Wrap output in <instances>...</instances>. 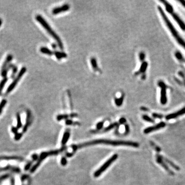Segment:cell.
Returning <instances> with one entry per match:
<instances>
[{
	"mask_svg": "<svg viewBox=\"0 0 185 185\" xmlns=\"http://www.w3.org/2000/svg\"><path fill=\"white\" fill-rule=\"evenodd\" d=\"M98 144H105L112 145H126L130 146L133 147L137 148L139 145L137 143L130 141H117V140H105V139H97V140H92L91 141H88L86 143H81L79 145H77V149L82 148L84 147H86L88 145H95Z\"/></svg>",
	"mask_w": 185,
	"mask_h": 185,
	"instance_id": "cell-1",
	"label": "cell"
},
{
	"mask_svg": "<svg viewBox=\"0 0 185 185\" xmlns=\"http://www.w3.org/2000/svg\"><path fill=\"white\" fill-rule=\"evenodd\" d=\"M158 10L159 11L160 15L163 18L164 21L165 23L166 26H167L168 29L170 30L171 34L174 37V39L176 41V42L185 50V40H184L183 38H182V37L179 35L178 31L176 30L175 28L172 25V24L170 20L168 19L167 16L166 15L164 11V10L162 9V8L160 6H158Z\"/></svg>",
	"mask_w": 185,
	"mask_h": 185,
	"instance_id": "cell-2",
	"label": "cell"
},
{
	"mask_svg": "<svg viewBox=\"0 0 185 185\" xmlns=\"http://www.w3.org/2000/svg\"><path fill=\"white\" fill-rule=\"evenodd\" d=\"M35 19L44 28L45 30L47 31V32L56 41V42L58 43V45L60 49L63 50L64 47H63V44L62 41L60 39V38L57 34L52 29L50 25L48 24V23L46 22V21L43 18L42 16L38 15L36 16Z\"/></svg>",
	"mask_w": 185,
	"mask_h": 185,
	"instance_id": "cell-3",
	"label": "cell"
},
{
	"mask_svg": "<svg viewBox=\"0 0 185 185\" xmlns=\"http://www.w3.org/2000/svg\"><path fill=\"white\" fill-rule=\"evenodd\" d=\"M160 2L163 3L164 5H165L166 11L172 17V18L174 19V20H175L176 22L178 23L180 28L183 31H185V23L183 22V20L180 18V17L178 15V14L175 13L172 6L171 5L170 3L168 2L167 1L165 0H161Z\"/></svg>",
	"mask_w": 185,
	"mask_h": 185,
	"instance_id": "cell-4",
	"label": "cell"
},
{
	"mask_svg": "<svg viewBox=\"0 0 185 185\" xmlns=\"http://www.w3.org/2000/svg\"><path fill=\"white\" fill-rule=\"evenodd\" d=\"M117 154H114L113 155L111 158H110L103 166L100 167L99 169H98L94 174V176L95 178H98L100 176L104 171L108 169V168L112 164L114 161L117 159Z\"/></svg>",
	"mask_w": 185,
	"mask_h": 185,
	"instance_id": "cell-5",
	"label": "cell"
},
{
	"mask_svg": "<svg viewBox=\"0 0 185 185\" xmlns=\"http://www.w3.org/2000/svg\"><path fill=\"white\" fill-rule=\"evenodd\" d=\"M158 85L160 88V103L163 105H165L167 103V89L168 86L162 80L158 82Z\"/></svg>",
	"mask_w": 185,
	"mask_h": 185,
	"instance_id": "cell-6",
	"label": "cell"
},
{
	"mask_svg": "<svg viewBox=\"0 0 185 185\" xmlns=\"http://www.w3.org/2000/svg\"><path fill=\"white\" fill-rule=\"evenodd\" d=\"M26 68L25 67H23L21 70H20L19 73H18V75L17 76V77L15 78V79L13 80L12 83L10 84L9 86H8V88L6 90V93L8 94L9 92H11L13 91V90L15 88L16 85H17L19 81H20L21 78L23 76V75H24V74L26 73Z\"/></svg>",
	"mask_w": 185,
	"mask_h": 185,
	"instance_id": "cell-7",
	"label": "cell"
},
{
	"mask_svg": "<svg viewBox=\"0 0 185 185\" xmlns=\"http://www.w3.org/2000/svg\"><path fill=\"white\" fill-rule=\"evenodd\" d=\"M13 59V56L11 55H8L6 58L3 64L2 68H1V74L3 78L7 77V75L8 70H6L8 65H9V63L10 61Z\"/></svg>",
	"mask_w": 185,
	"mask_h": 185,
	"instance_id": "cell-8",
	"label": "cell"
},
{
	"mask_svg": "<svg viewBox=\"0 0 185 185\" xmlns=\"http://www.w3.org/2000/svg\"><path fill=\"white\" fill-rule=\"evenodd\" d=\"M166 123L164 122H160V123H158L157 125H153L152 127H149L148 128H145V129L143 131V132L145 134H149L150 133L152 132L153 131H155L156 130H158L162 129V128H164L165 127Z\"/></svg>",
	"mask_w": 185,
	"mask_h": 185,
	"instance_id": "cell-9",
	"label": "cell"
},
{
	"mask_svg": "<svg viewBox=\"0 0 185 185\" xmlns=\"http://www.w3.org/2000/svg\"><path fill=\"white\" fill-rule=\"evenodd\" d=\"M49 155H50V152H43L41 154L40 156L39 157V160H37V162L36 163L35 165L33 166L32 168L30 170V172L34 173L36 170L39 167L41 163H42L43 160H44L45 158H47Z\"/></svg>",
	"mask_w": 185,
	"mask_h": 185,
	"instance_id": "cell-10",
	"label": "cell"
},
{
	"mask_svg": "<svg viewBox=\"0 0 185 185\" xmlns=\"http://www.w3.org/2000/svg\"><path fill=\"white\" fill-rule=\"evenodd\" d=\"M184 114H185V107L176 112L167 115L166 116V120H167L175 119V118L178 117L180 116H182Z\"/></svg>",
	"mask_w": 185,
	"mask_h": 185,
	"instance_id": "cell-11",
	"label": "cell"
},
{
	"mask_svg": "<svg viewBox=\"0 0 185 185\" xmlns=\"http://www.w3.org/2000/svg\"><path fill=\"white\" fill-rule=\"evenodd\" d=\"M70 8V5L68 4H66L61 6H60V7H58L54 8L52 10V13L54 15H56L58 14H59L60 13L67 11L68 10H69Z\"/></svg>",
	"mask_w": 185,
	"mask_h": 185,
	"instance_id": "cell-12",
	"label": "cell"
},
{
	"mask_svg": "<svg viewBox=\"0 0 185 185\" xmlns=\"http://www.w3.org/2000/svg\"><path fill=\"white\" fill-rule=\"evenodd\" d=\"M156 162H157L158 164H159L160 165L162 166L164 168V169H165L166 171H167L168 173H169L170 175H174V173L173 172L172 170H170L167 165H166V164L165 163V162L163 160V159L161 158L160 155H156Z\"/></svg>",
	"mask_w": 185,
	"mask_h": 185,
	"instance_id": "cell-13",
	"label": "cell"
},
{
	"mask_svg": "<svg viewBox=\"0 0 185 185\" xmlns=\"http://www.w3.org/2000/svg\"><path fill=\"white\" fill-rule=\"evenodd\" d=\"M32 122V113L30 110H27V117L26 120V123L23 129V132H26V131L27 130V128L31 123Z\"/></svg>",
	"mask_w": 185,
	"mask_h": 185,
	"instance_id": "cell-14",
	"label": "cell"
},
{
	"mask_svg": "<svg viewBox=\"0 0 185 185\" xmlns=\"http://www.w3.org/2000/svg\"><path fill=\"white\" fill-rule=\"evenodd\" d=\"M160 156H161V158L163 159L164 161H165L166 163H167L168 164H169L170 166H171L175 170H177V171L180 170V168L178 166L176 165L174 163H173L171 161L169 160L167 158L163 157V156H162V155H160Z\"/></svg>",
	"mask_w": 185,
	"mask_h": 185,
	"instance_id": "cell-15",
	"label": "cell"
},
{
	"mask_svg": "<svg viewBox=\"0 0 185 185\" xmlns=\"http://www.w3.org/2000/svg\"><path fill=\"white\" fill-rule=\"evenodd\" d=\"M54 55H55L58 60H61L63 58H66L68 57V55L66 53L62 52H59V51H55L54 52Z\"/></svg>",
	"mask_w": 185,
	"mask_h": 185,
	"instance_id": "cell-16",
	"label": "cell"
},
{
	"mask_svg": "<svg viewBox=\"0 0 185 185\" xmlns=\"http://www.w3.org/2000/svg\"><path fill=\"white\" fill-rule=\"evenodd\" d=\"M40 51L41 53H43L45 55L48 56H52L54 55V52L50 50L49 48L46 47H42L40 48Z\"/></svg>",
	"mask_w": 185,
	"mask_h": 185,
	"instance_id": "cell-17",
	"label": "cell"
},
{
	"mask_svg": "<svg viewBox=\"0 0 185 185\" xmlns=\"http://www.w3.org/2000/svg\"><path fill=\"white\" fill-rule=\"evenodd\" d=\"M148 63L147 61H143L141 63V66H140V68H139V72L140 74H145V71L147 70V68H148Z\"/></svg>",
	"mask_w": 185,
	"mask_h": 185,
	"instance_id": "cell-18",
	"label": "cell"
},
{
	"mask_svg": "<svg viewBox=\"0 0 185 185\" xmlns=\"http://www.w3.org/2000/svg\"><path fill=\"white\" fill-rule=\"evenodd\" d=\"M90 63L91 65L92 66V68L94 71H98L99 70V68L98 66L97 62V60L96 58L94 57H92L90 59Z\"/></svg>",
	"mask_w": 185,
	"mask_h": 185,
	"instance_id": "cell-19",
	"label": "cell"
},
{
	"mask_svg": "<svg viewBox=\"0 0 185 185\" xmlns=\"http://www.w3.org/2000/svg\"><path fill=\"white\" fill-rule=\"evenodd\" d=\"M124 100V95H123L120 97L115 99V102L116 105L118 107H120L123 105Z\"/></svg>",
	"mask_w": 185,
	"mask_h": 185,
	"instance_id": "cell-20",
	"label": "cell"
},
{
	"mask_svg": "<svg viewBox=\"0 0 185 185\" xmlns=\"http://www.w3.org/2000/svg\"><path fill=\"white\" fill-rule=\"evenodd\" d=\"M70 136V134L68 132H66L64 134L63 136L62 140V144L63 145H65V143L68 142Z\"/></svg>",
	"mask_w": 185,
	"mask_h": 185,
	"instance_id": "cell-21",
	"label": "cell"
},
{
	"mask_svg": "<svg viewBox=\"0 0 185 185\" xmlns=\"http://www.w3.org/2000/svg\"><path fill=\"white\" fill-rule=\"evenodd\" d=\"M175 56L180 61L185 63V59L184 58L183 56L180 52H178V51L176 52L175 53Z\"/></svg>",
	"mask_w": 185,
	"mask_h": 185,
	"instance_id": "cell-22",
	"label": "cell"
},
{
	"mask_svg": "<svg viewBox=\"0 0 185 185\" xmlns=\"http://www.w3.org/2000/svg\"><path fill=\"white\" fill-rule=\"evenodd\" d=\"M17 125L16 128L17 129H19L20 128H21L22 126V122H21V116L19 113L17 114Z\"/></svg>",
	"mask_w": 185,
	"mask_h": 185,
	"instance_id": "cell-23",
	"label": "cell"
},
{
	"mask_svg": "<svg viewBox=\"0 0 185 185\" xmlns=\"http://www.w3.org/2000/svg\"><path fill=\"white\" fill-rule=\"evenodd\" d=\"M7 78H3V79L1 81V82H0V95H1V94L2 93L3 90V88H4V87L5 86V84H6V83L7 82Z\"/></svg>",
	"mask_w": 185,
	"mask_h": 185,
	"instance_id": "cell-24",
	"label": "cell"
},
{
	"mask_svg": "<svg viewBox=\"0 0 185 185\" xmlns=\"http://www.w3.org/2000/svg\"><path fill=\"white\" fill-rule=\"evenodd\" d=\"M142 118H143V119L144 120H145L146 121H148V122H149V123H155V121L154 120L151 118L149 117V116L147 115H143L142 116Z\"/></svg>",
	"mask_w": 185,
	"mask_h": 185,
	"instance_id": "cell-25",
	"label": "cell"
},
{
	"mask_svg": "<svg viewBox=\"0 0 185 185\" xmlns=\"http://www.w3.org/2000/svg\"><path fill=\"white\" fill-rule=\"evenodd\" d=\"M70 117H72L71 114L70 115H59L57 116V119L58 121H60V120H63V119H66Z\"/></svg>",
	"mask_w": 185,
	"mask_h": 185,
	"instance_id": "cell-26",
	"label": "cell"
},
{
	"mask_svg": "<svg viewBox=\"0 0 185 185\" xmlns=\"http://www.w3.org/2000/svg\"><path fill=\"white\" fill-rule=\"evenodd\" d=\"M6 103H7V100L6 99H3L1 101V102L0 103V114H1L3 108H4Z\"/></svg>",
	"mask_w": 185,
	"mask_h": 185,
	"instance_id": "cell-27",
	"label": "cell"
},
{
	"mask_svg": "<svg viewBox=\"0 0 185 185\" xmlns=\"http://www.w3.org/2000/svg\"><path fill=\"white\" fill-rule=\"evenodd\" d=\"M117 123H113L112 125H110L109 126H108V127H107L105 129V130H104L103 131H104V132H107V131H110V130H111V129H112L113 128H115V127H116V125H117Z\"/></svg>",
	"mask_w": 185,
	"mask_h": 185,
	"instance_id": "cell-28",
	"label": "cell"
},
{
	"mask_svg": "<svg viewBox=\"0 0 185 185\" xmlns=\"http://www.w3.org/2000/svg\"><path fill=\"white\" fill-rule=\"evenodd\" d=\"M145 53L143 52H141L139 53V60H140L141 61H142V62L145 61Z\"/></svg>",
	"mask_w": 185,
	"mask_h": 185,
	"instance_id": "cell-29",
	"label": "cell"
},
{
	"mask_svg": "<svg viewBox=\"0 0 185 185\" xmlns=\"http://www.w3.org/2000/svg\"><path fill=\"white\" fill-rule=\"evenodd\" d=\"M152 116L154 118H159V119H162L164 117V116L162 114H158V113H153Z\"/></svg>",
	"mask_w": 185,
	"mask_h": 185,
	"instance_id": "cell-30",
	"label": "cell"
},
{
	"mask_svg": "<svg viewBox=\"0 0 185 185\" xmlns=\"http://www.w3.org/2000/svg\"><path fill=\"white\" fill-rule=\"evenodd\" d=\"M150 143H151V145H152L153 147L154 148V149H155L156 151H158V152H160V151H161V149H160V148H159V147H158V145H155V144L154 143H153V142H151V141Z\"/></svg>",
	"mask_w": 185,
	"mask_h": 185,
	"instance_id": "cell-31",
	"label": "cell"
},
{
	"mask_svg": "<svg viewBox=\"0 0 185 185\" xmlns=\"http://www.w3.org/2000/svg\"><path fill=\"white\" fill-rule=\"evenodd\" d=\"M103 122L98 123V124L97 125V129L98 130H100L103 128Z\"/></svg>",
	"mask_w": 185,
	"mask_h": 185,
	"instance_id": "cell-32",
	"label": "cell"
},
{
	"mask_svg": "<svg viewBox=\"0 0 185 185\" xmlns=\"http://www.w3.org/2000/svg\"><path fill=\"white\" fill-rule=\"evenodd\" d=\"M61 163L62 164V165L63 166H65L67 164V161H66V160L65 158H63L62 159H61Z\"/></svg>",
	"mask_w": 185,
	"mask_h": 185,
	"instance_id": "cell-33",
	"label": "cell"
},
{
	"mask_svg": "<svg viewBox=\"0 0 185 185\" xmlns=\"http://www.w3.org/2000/svg\"><path fill=\"white\" fill-rule=\"evenodd\" d=\"M65 123H65L66 125H74V124H75V123H74L73 121L72 120H69V119H68V120H66Z\"/></svg>",
	"mask_w": 185,
	"mask_h": 185,
	"instance_id": "cell-34",
	"label": "cell"
},
{
	"mask_svg": "<svg viewBox=\"0 0 185 185\" xmlns=\"http://www.w3.org/2000/svg\"><path fill=\"white\" fill-rule=\"evenodd\" d=\"M178 74H179V75L181 77L183 78V80H184V84H185V77L184 74L182 72H180L178 73Z\"/></svg>",
	"mask_w": 185,
	"mask_h": 185,
	"instance_id": "cell-35",
	"label": "cell"
},
{
	"mask_svg": "<svg viewBox=\"0 0 185 185\" xmlns=\"http://www.w3.org/2000/svg\"><path fill=\"white\" fill-rule=\"evenodd\" d=\"M126 122V119L125 118H121L119 120V123H121V124H123Z\"/></svg>",
	"mask_w": 185,
	"mask_h": 185,
	"instance_id": "cell-36",
	"label": "cell"
},
{
	"mask_svg": "<svg viewBox=\"0 0 185 185\" xmlns=\"http://www.w3.org/2000/svg\"><path fill=\"white\" fill-rule=\"evenodd\" d=\"M125 129L126 134H128L129 132V125H125Z\"/></svg>",
	"mask_w": 185,
	"mask_h": 185,
	"instance_id": "cell-37",
	"label": "cell"
},
{
	"mask_svg": "<svg viewBox=\"0 0 185 185\" xmlns=\"http://www.w3.org/2000/svg\"><path fill=\"white\" fill-rule=\"evenodd\" d=\"M178 2L180 3L181 5L185 8V1H178Z\"/></svg>",
	"mask_w": 185,
	"mask_h": 185,
	"instance_id": "cell-38",
	"label": "cell"
},
{
	"mask_svg": "<svg viewBox=\"0 0 185 185\" xmlns=\"http://www.w3.org/2000/svg\"><path fill=\"white\" fill-rule=\"evenodd\" d=\"M140 110H141L143 111H145V112H147V111H149L148 109H147V108H145V107H142L141 108H140Z\"/></svg>",
	"mask_w": 185,
	"mask_h": 185,
	"instance_id": "cell-39",
	"label": "cell"
},
{
	"mask_svg": "<svg viewBox=\"0 0 185 185\" xmlns=\"http://www.w3.org/2000/svg\"><path fill=\"white\" fill-rule=\"evenodd\" d=\"M52 48H53L56 49V48H57V45H56V44H55V43H54V44H53L52 45Z\"/></svg>",
	"mask_w": 185,
	"mask_h": 185,
	"instance_id": "cell-40",
	"label": "cell"
},
{
	"mask_svg": "<svg viewBox=\"0 0 185 185\" xmlns=\"http://www.w3.org/2000/svg\"><path fill=\"white\" fill-rule=\"evenodd\" d=\"M2 20L0 18V27H1V26L2 25Z\"/></svg>",
	"mask_w": 185,
	"mask_h": 185,
	"instance_id": "cell-41",
	"label": "cell"
},
{
	"mask_svg": "<svg viewBox=\"0 0 185 185\" xmlns=\"http://www.w3.org/2000/svg\"></svg>",
	"mask_w": 185,
	"mask_h": 185,
	"instance_id": "cell-42",
	"label": "cell"
}]
</instances>
